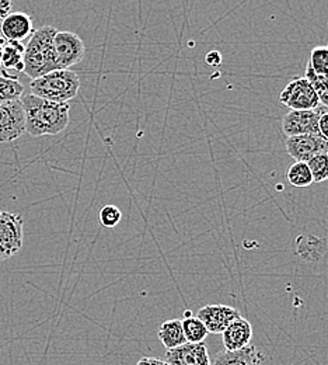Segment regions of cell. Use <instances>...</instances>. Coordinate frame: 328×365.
<instances>
[{"instance_id": "1", "label": "cell", "mask_w": 328, "mask_h": 365, "mask_svg": "<svg viewBox=\"0 0 328 365\" xmlns=\"http://www.w3.org/2000/svg\"><path fill=\"white\" fill-rule=\"evenodd\" d=\"M26 115V133L31 137L58 135L65 131L70 121L69 103H56L34 94L21 100Z\"/></svg>"}, {"instance_id": "2", "label": "cell", "mask_w": 328, "mask_h": 365, "mask_svg": "<svg viewBox=\"0 0 328 365\" xmlns=\"http://www.w3.org/2000/svg\"><path fill=\"white\" fill-rule=\"evenodd\" d=\"M58 30L52 26H44L36 30L27 46H24V73L30 79H37L56 69L53 37Z\"/></svg>"}, {"instance_id": "3", "label": "cell", "mask_w": 328, "mask_h": 365, "mask_svg": "<svg viewBox=\"0 0 328 365\" xmlns=\"http://www.w3.org/2000/svg\"><path fill=\"white\" fill-rule=\"evenodd\" d=\"M31 94L56 103H69L80 91V79L70 69H55L31 79Z\"/></svg>"}, {"instance_id": "4", "label": "cell", "mask_w": 328, "mask_h": 365, "mask_svg": "<svg viewBox=\"0 0 328 365\" xmlns=\"http://www.w3.org/2000/svg\"><path fill=\"white\" fill-rule=\"evenodd\" d=\"M24 243V220L18 214L0 211V262L16 256Z\"/></svg>"}, {"instance_id": "5", "label": "cell", "mask_w": 328, "mask_h": 365, "mask_svg": "<svg viewBox=\"0 0 328 365\" xmlns=\"http://www.w3.org/2000/svg\"><path fill=\"white\" fill-rule=\"evenodd\" d=\"M56 69H69L83 61L86 46L83 40L70 31H58L53 37Z\"/></svg>"}, {"instance_id": "6", "label": "cell", "mask_w": 328, "mask_h": 365, "mask_svg": "<svg viewBox=\"0 0 328 365\" xmlns=\"http://www.w3.org/2000/svg\"><path fill=\"white\" fill-rule=\"evenodd\" d=\"M26 133L21 98L0 103V143L13 142Z\"/></svg>"}, {"instance_id": "7", "label": "cell", "mask_w": 328, "mask_h": 365, "mask_svg": "<svg viewBox=\"0 0 328 365\" xmlns=\"http://www.w3.org/2000/svg\"><path fill=\"white\" fill-rule=\"evenodd\" d=\"M280 101L290 110H314L319 97L306 78H293L281 91Z\"/></svg>"}, {"instance_id": "8", "label": "cell", "mask_w": 328, "mask_h": 365, "mask_svg": "<svg viewBox=\"0 0 328 365\" xmlns=\"http://www.w3.org/2000/svg\"><path fill=\"white\" fill-rule=\"evenodd\" d=\"M323 108L314 110H290L282 120V131L286 137L317 134L319 135V118Z\"/></svg>"}, {"instance_id": "9", "label": "cell", "mask_w": 328, "mask_h": 365, "mask_svg": "<svg viewBox=\"0 0 328 365\" xmlns=\"http://www.w3.org/2000/svg\"><path fill=\"white\" fill-rule=\"evenodd\" d=\"M286 152L295 162H309L313 156L328 152V140L317 134L287 137Z\"/></svg>"}, {"instance_id": "10", "label": "cell", "mask_w": 328, "mask_h": 365, "mask_svg": "<svg viewBox=\"0 0 328 365\" xmlns=\"http://www.w3.org/2000/svg\"><path fill=\"white\" fill-rule=\"evenodd\" d=\"M196 317L203 322L206 326L208 331L212 334H222L225 329L236 319L240 317V312L228 305L222 304H212V305H205L201 308L196 314Z\"/></svg>"}, {"instance_id": "11", "label": "cell", "mask_w": 328, "mask_h": 365, "mask_svg": "<svg viewBox=\"0 0 328 365\" xmlns=\"http://www.w3.org/2000/svg\"><path fill=\"white\" fill-rule=\"evenodd\" d=\"M166 361L170 365H212L208 347L202 343H184L166 353Z\"/></svg>"}, {"instance_id": "12", "label": "cell", "mask_w": 328, "mask_h": 365, "mask_svg": "<svg viewBox=\"0 0 328 365\" xmlns=\"http://www.w3.org/2000/svg\"><path fill=\"white\" fill-rule=\"evenodd\" d=\"M33 33V20L23 11L9 13L0 21V34L6 41L23 43L26 38L31 37Z\"/></svg>"}, {"instance_id": "13", "label": "cell", "mask_w": 328, "mask_h": 365, "mask_svg": "<svg viewBox=\"0 0 328 365\" xmlns=\"http://www.w3.org/2000/svg\"><path fill=\"white\" fill-rule=\"evenodd\" d=\"M253 339V326L241 315L236 318L222 333L223 346L228 351H237L250 344Z\"/></svg>"}, {"instance_id": "14", "label": "cell", "mask_w": 328, "mask_h": 365, "mask_svg": "<svg viewBox=\"0 0 328 365\" xmlns=\"http://www.w3.org/2000/svg\"><path fill=\"white\" fill-rule=\"evenodd\" d=\"M212 365H267L264 354L255 346H245L237 351H222Z\"/></svg>"}, {"instance_id": "15", "label": "cell", "mask_w": 328, "mask_h": 365, "mask_svg": "<svg viewBox=\"0 0 328 365\" xmlns=\"http://www.w3.org/2000/svg\"><path fill=\"white\" fill-rule=\"evenodd\" d=\"M327 250V240L314 235H302L296 240V253L306 262H319Z\"/></svg>"}, {"instance_id": "16", "label": "cell", "mask_w": 328, "mask_h": 365, "mask_svg": "<svg viewBox=\"0 0 328 365\" xmlns=\"http://www.w3.org/2000/svg\"><path fill=\"white\" fill-rule=\"evenodd\" d=\"M24 71V46L17 41H6L1 52V73ZM14 78V76H13Z\"/></svg>"}, {"instance_id": "17", "label": "cell", "mask_w": 328, "mask_h": 365, "mask_svg": "<svg viewBox=\"0 0 328 365\" xmlns=\"http://www.w3.org/2000/svg\"><path fill=\"white\" fill-rule=\"evenodd\" d=\"M159 340L162 344L170 350L176 349L184 343H187L184 330H183V322L180 319H171L162 323L157 330Z\"/></svg>"}, {"instance_id": "18", "label": "cell", "mask_w": 328, "mask_h": 365, "mask_svg": "<svg viewBox=\"0 0 328 365\" xmlns=\"http://www.w3.org/2000/svg\"><path fill=\"white\" fill-rule=\"evenodd\" d=\"M286 178L290 185L297 188H306L313 182V176L307 162H295L289 168Z\"/></svg>"}, {"instance_id": "19", "label": "cell", "mask_w": 328, "mask_h": 365, "mask_svg": "<svg viewBox=\"0 0 328 365\" xmlns=\"http://www.w3.org/2000/svg\"><path fill=\"white\" fill-rule=\"evenodd\" d=\"M183 322V330L189 343H202L208 336V329L198 317H186Z\"/></svg>"}, {"instance_id": "20", "label": "cell", "mask_w": 328, "mask_h": 365, "mask_svg": "<svg viewBox=\"0 0 328 365\" xmlns=\"http://www.w3.org/2000/svg\"><path fill=\"white\" fill-rule=\"evenodd\" d=\"M305 78L313 86L319 97V103L328 108V73H316L310 66H307Z\"/></svg>"}, {"instance_id": "21", "label": "cell", "mask_w": 328, "mask_h": 365, "mask_svg": "<svg viewBox=\"0 0 328 365\" xmlns=\"http://www.w3.org/2000/svg\"><path fill=\"white\" fill-rule=\"evenodd\" d=\"M24 86L13 76L0 75V103L21 98Z\"/></svg>"}, {"instance_id": "22", "label": "cell", "mask_w": 328, "mask_h": 365, "mask_svg": "<svg viewBox=\"0 0 328 365\" xmlns=\"http://www.w3.org/2000/svg\"><path fill=\"white\" fill-rule=\"evenodd\" d=\"M307 165L313 176V182H323L328 180V152H323L313 156L307 162Z\"/></svg>"}, {"instance_id": "23", "label": "cell", "mask_w": 328, "mask_h": 365, "mask_svg": "<svg viewBox=\"0 0 328 365\" xmlns=\"http://www.w3.org/2000/svg\"><path fill=\"white\" fill-rule=\"evenodd\" d=\"M307 66H310L316 73H328V46L313 48Z\"/></svg>"}, {"instance_id": "24", "label": "cell", "mask_w": 328, "mask_h": 365, "mask_svg": "<svg viewBox=\"0 0 328 365\" xmlns=\"http://www.w3.org/2000/svg\"><path fill=\"white\" fill-rule=\"evenodd\" d=\"M98 220L104 228H115L122 220V212L118 207L110 204L100 210Z\"/></svg>"}, {"instance_id": "25", "label": "cell", "mask_w": 328, "mask_h": 365, "mask_svg": "<svg viewBox=\"0 0 328 365\" xmlns=\"http://www.w3.org/2000/svg\"><path fill=\"white\" fill-rule=\"evenodd\" d=\"M317 127H319V135L328 140V111H324V110L322 111Z\"/></svg>"}, {"instance_id": "26", "label": "cell", "mask_w": 328, "mask_h": 365, "mask_svg": "<svg viewBox=\"0 0 328 365\" xmlns=\"http://www.w3.org/2000/svg\"><path fill=\"white\" fill-rule=\"evenodd\" d=\"M205 63L213 68H218L222 63V55L219 51H211L205 55Z\"/></svg>"}, {"instance_id": "27", "label": "cell", "mask_w": 328, "mask_h": 365, "mask_svg": "<svg viewBox=\"0 0 328 365\" xmlns=\"http://www.w3.org/2000/svg\"><path fill=\"white\" fill-rule=\"evenodd\" d=\"M13 1L11 0H0V21L11 11Z\"/></svg>"}, {"instance_id": "28", "label": "cell", "mask_w": 328, "mask_h": 365, "mask_svg": "<svg viewBox=\"0 0 328 365\" xmlns=\"http://www.w3.org/2000/svg\"><path fill=\"white\" fill-rule=\"evenodd\" d=\"M137 365H170L166 360H160L156 357H143Z\"/></svg>"}, {"instance_id": "29", "label": "cell", "mask_w": 328, "mask_h": 365, "mask_svg": "<svg viewBox=\"0 0 328 365\" xmlns=\"http://www.w3.org/2000/svg\"><path fill=\"white\" fill-rule=\"evenodd\" d=\"M4 44H6V40L3 37H0V72H1V52H3Z\"/></svg>"}]
</instances>
